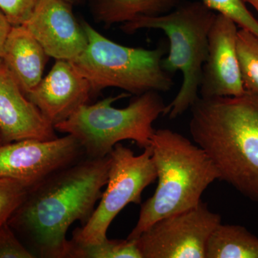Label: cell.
I'll return each instance as SVG.
<instances>
[{
  "instance_id": "1",
  "label": "cell",
  "mask_w": 258,
  "mask_h": 258,
  "mask_svg": "<svg viewBox=\"0 0 258 258\" xmlns=\"http://www.w3.org/2000/svg\"><path fill=\"white\" fill-rule=\"evenodd\" d=\"M110 154L81 159L29 190L8 220L15 234L42 258H67L66 233L74 222L87 223L108 182ZM37 257V256H36Z\"/></svg>"
},
{
  "instance_id": "2",
  "label": "cell",
  "mask_w": 258,
  "mask_h": 258,
  "mask_svg": "<svg viewBox=\"0 0 258 258\" xmlns=\"http://www.w3.org/2000/svg\"><path fill=\"white\" fill-rule=\"evenodd\" d=\"M190 110L191 138L219 179L258 205V97L199 96Z\"/></svg>"
},
{
  "instance_id": "3",
  "label": "cell",
  "mask_w": 258,
  "mask_h": 258,
  "mask_svg": "<svg viewBox=\"0 0 258 258\" xmlns=\"http://www.w3.org/2000/svg\"><path fill=\"white\" fill-rule=\"evenodd\" d=\"M151 147L158 179L154 195L142 204L137 225L127 239L137 240L154 222L195 208L219 174L196 144L169 128L155 130Z\"/></svg>"
},
{
  "instance_id": "4",
  "label": "cell",
  "mask_w": 258,
  "mask_h": 258,
  "mask_svg": "<svg viewBox=\"0 0 258 258\" xmlns=\"http://www.w3.org/2000/svg\"><path fill=\"white\" fill-rule=\"evenodd\" d=\"M216 13L203 2L179 5L166 14L139 16L123 24L121 30L132 34L142 29L160 30L169 40L167 57L161 66L167 74H182V83L177 94L166 105L164 115L177 118L190 109L200 96L203 64L208 52L209 34Z\"/></svg>"
},
{
  "instance_id": "5",
  "label": "cell",
  "mask_w": 258,
  "mask_h": 258,
  "mask_svg": "<svg viewBox=\"0 0 258 258\" xmlns=\"http://www.w3.org/2000/svg\"><path fill=\"white\" fill-rule=\"evenodd\" d=\"M130 95L121 93L95 104L83 105L54 128L77 139L86 157H106L124 140L134 141L143 149L150 147L155 132L153 123L164 115L166 105L159 92L152 91L136 96L125 108L112 106Z\"/></svg>"
},
{
  "instance_id": "6",
  "label": "cell",
  "mask_w": 258,
  "mask_h": 258,
  "mask_svg": "<svg viewBox=\"0 0 258 258\" xmlns=\"http://www.w3.org/2000/svg\"><path fill=\"white\" fill-rule=\"evenodd\" d=\"M82 25L88 45L71 62L88 80L93 93L113 87L138 96L148 91L166 92L173 87L171 75L161 66L164 45L156 49L124 46L101 35L87 22Z\"/></svg>"
},
{
  "instance_id": "7",
  "label": "cell",
  "mask_w": 258,
  "mask_h": 258,
  "mask_svg": "<svg viewBox=\"0 0 258 258\" xmlns=\"http://www.w3.org/2000/svg\"><path fill=\"white\" fill-rule=\"evenodd\" d=\"M107 187L100 203L86 225L76 228L71 241L78 244H97L107 238V231L128 204L142 203V194L157 178L152 147L136 156L123 144H117L111 154Z\"/></svg>"
},
{
  "instance_id": "8",
  "label": "cell",
  "mask_w": 258,
  "mask_h": 258,
  "mask_svg": "<svg viewBox=\"0 0 258 258\" xmlns=\"http://www.w3.org/2000/svg\"><path fill=\"white\" fill-rule=\"evenodd\" d=\"M221 222L202 201L154 222L135 240L142 258H206L209 238Z\"/></svg>"
},
{
  "instance_id": "9",
  "label": "cell",
  "mask_w": 258,
  "mask_h": 258,
  "mask_svg": "<svg viewBox=\"0 0 258 258\" xmlns=\"http://www.w3.org/2000/svg\"><path fill=\"white\" fill-rule=\"evenodd\" d=\"M73 136L42 141L24 139L0 146V177L18 180L29 189L85 157Z\"/></svg>"
},
{
  "instance_id": "10",
  "label": "cell",
  "mask_w": 258,
  "mask_h": 258,
  "mask_svg": "<svg viewBox=\"0 0 258 258\" xmlns=\"http://www.w3.org/2000/svg\"><path fill=\"white\" fill-rule=\"evenodd\" d=\"M73 6L63 0H37L23 25L55 60H74L88 45L87 35Z\"/></svg>"
},
{
  "instance_id": "11",
  "label": "cell",
  "mask_w": 258,
  "mask_h": 258,
  "mask_svg": "<svg viewBox=\"0 0 258 258\" xmlns=\"http://www.w3.org/2000/svg\"><path fill=\"white\" fill-rule=\"evenodd\" d=\"M237 25L217 14L210 34L199 95L203 98L238 97L247 93L241 78L237 53Z\"/></svg>"
},
{
  "instance_id": "12",
  "label": "cell",
  "mask_w": 258,
  "mask_h": 258,
  "mask_svg": "<svg viewBox=\"0 0 258 258\" xmlns=\"http://www.w3.org/2000/svg\"><path fill=\"white\" fill-rule=\"evenodd\" d=\"M92 93L88 80L71 61L56 60L48 74L25 95L54 126L87 104Z\"/></svg>"
},
{
  "instance_id": "13",
  "label": "cell",
  "mask_w": 258,
  "mask_h": 258,
  "mask_svg": "<svg viewBox=\"0 0 258 258\" xmlns=\"http://www.w3.org/2000/svg\"><path fill=\"white\" fill-rule=\"evenodd\" d=\"M0 136L3 144L24 139L52 140L55 128L0 62Z\"/></svg>"
},
{
  "instance_id": "14",
  "label": "cell",
  "mask_w": 258,
  "mask_h": 258,
  "mask_svg": "<svg viewBox=\"0 0 258 258\" xmlns=\"http://www.w3.org/2000/svg\"><path fill=\"white\" fill-rule=\"evenodd\" d=\"M48 55L24 25L12 27L5 40L2 62L24 93L36 87L43 79Z\"/></svg>"
},
{
  "instance_id": "15",
  "label": "cell",
  "mask_w": 258,
  "mask_h": 258,
  "mask_svg": "<svg viewBox=\"0 0 258 258\" xmlns=\"http://www.w3.org/2000/svg\"><path fill=\"white\" fill-rule=\"evenodd\" d=\"M176 0H91L96 21L107 25L125 23L139 16H157L174 9Z\"/></svg>"
},
{
  "instance_id": "16",
  "label": "cell",
  "mask_w": 258,
  "mask_h": 258,
  "mask_svg": "<svg viewBox=\"0 0 258 258\" xmlns=\"http://www.w3.org/2000/svg\"><path fill=\"white\" fill-rule=\"evenodd\" d=\"M206 258H258V237L243 226L221 222L209 238Z\"/></svg>"
},
{
  "instance_id": "17",
  "label": "cell",
  "mask_w": 258,
  "mask_h": 258,
  "mask_svg": "<svg viewBox=\"0 0 258 258\" xmlns=\"http://www.w3.org/2000/svg\"><path fill=\"white\" fill-rule=\"evenodd\" d=\"M67 258H142L135 240H104L97 244H78L69 240Z\"/></svg>"
},
{
  "instance_id": "18",
  "label": "cell",
  "mask_w": 258,
  "mask_h": 258,
  "mask_svg": "<svg viewBox=\"0 0 258 258\" xmlns=\"http://www.w3.org/2000/svg\"><path fill=\"white\" fill-rule=\"evenodd\" d=\"M237 53L244 89L258 97V37L244 29L238 30Z\"/></svg>"
},
{
  "instance_id": "19",
  "label": "cell",
  "mask_w": 258,
  "mask_h": 258,
  "mask_svg": "<svg viewBox=\"0 0 258 258\" xmlns=\"http://www.w3.org/2000/svg\"><path fill=\"white\" fill-rule=\"evenodd\" d=\"M217 14L230 19L241 29L247 30L258 37V20L246 6L244 0H202Z\"/></svg>"
},
{
  "instance_id": "20",
  "label": "cell",
  "mask_w": 258,
  "mask_h": 258,
  "mask_svg": "<svg viewBox=\"0 0 258 258\" xmlns=\"http://www.w3.org/2000/svg\"><path fill=\"white\" fill-rule=\"evenodd\" d=\"M29 190L18 180L0 177V227L8 222L23 203Z\"/></svg>"
},
{
  "instance_id": "21",
  "label": "cell",
  "mask_w": 258,
  "mask_h": 258,
  "mask_svg": "<svg viewBox=\"0 0 258 258\" xmlns=\"http://www.w3.org/2000/svg\"><path fill=\"white\" fill-rule=\"evenodd\" d=\"M6 222L0 227V258H35Z\"/></svg>"
},
{
  "instance_id": "22",
  "label": "cell",
  "mask_w": 258,
  "mask_h": 258,
  "mask_svg": "<svg viewBox=\"0 0 258 258\" xmlns=\"http://www.w3.org/2000/svg\"><path fill=\"white\" fill-rule=\"evenodd\" d=\"M37 0H0V10L13 26L22 25L32 13Z\"/></svg>"
},
{
  "instance_id": "23",
  "label": "cell",
  "mask_w": 258,
  "mask_h": 258,
  "mask_svg": "<svg viewBox=\"0 0 258 258\" xmlns=\"http://www.w3.org/2000/svg\"><path fill=\"white\" fill-rule=\"evenodd\" d=\"M12 27L13 25L10 23L4 13L0 10V62L2 61V55L5 40L11 30Z\"/></svg>"
},
{
  "instance_id": "24",
  "label": "cell",
  "mask_w": 258,
  "mask_h": 258,
  "mask_svg": "<svg viewBox=\"0 0 258 258\" xmlns=\"http://www.w3.org/2000/svg\"><path fill=\"white\" fill-rule=\"evenodd\" d=\"M244 1L248 3V4L252 5L258 13V0H244Z\"/></svg>"
},
{
  "instance_id": "25",
  "label": "cell",
  "mask_w": 258,
  "mask_h": 258,
  "mask_svg": "<svg viewBox=\"0 0 258 258\" xmlns=\"http://www.w3.org/2000/svg\"><path fill=\"white\" fill-rule=\"evenodd\" d=\"M63 1L68 2V3H71V4L74 5L80 3L81 0H63Z\"/></svg>"
},
{
  "instance_id": "26",
  "label": "cell",
  "mask_w": 258,
  "mask_h": 258,
  "mask_svg": "<svg viewBox=\"0 0 258 258\" xmlns=\"http://www.w3.org/2000/svg\"><path fill=\"white\" fill-rule=\"evenodd\" d=\"M3 140H2L1 136H0V146L3 145Z\"/></svg>"
}]
</instances>
